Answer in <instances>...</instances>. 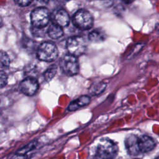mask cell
<instances>
[{
	"mask_svg": "<svg viewBox=\"0 0 159 159\" xmlns=\"http://www.w3.org/2000/svg\"><path fill=\"white\" fill-rule=\"evenodd\" d=\"M54 23L61 27L68 25L70 23V16L67 11L63 9H60L55 11L53 16Z\"/></svg>",
	"mask_w": 159,
	"mask_h": 159,
	"instance_id": "30bf717a",
	"label": "cell"
},
{
	"mask_svg": "<svg viewBox=\"0 0 159 159\" xmlns=\"http://www.w3.org/2000/svg\"><path fill=\"white\" fill-rule=\"evenodd\" d=\"M27 155H20L16 153L10 159H27Z\"/></svg>",
	"mask_w": 159,
	"mask_h": 159,
	"instance_id": "44dd1931",
	"label": "cell"
},
{
	"mask_svg": "<svg viewBox=\"0 0 159 159\" xmlns=\"http://www.w3.org/2000/svg\"><path fill=\"white\" fill-rule=\"evenodd\" d=\"M37 144V142L36 140H33L27 143V145H25V146H24L23 147H22L21 148H20L19 150H17L16 153L20 155H27L28 152L34 150L36 147Z\"/></svg>",
	"mask_w": 159,
	"mask_h": 159,
	"instance_id": "2e32d148",
	"label": "cell"
},
{
	"mask_svg": "<svg viewBox=\"0 0 159 159\" xmlns=\"http://www.w3.org/2000/svg\"><path fill=\"white\" fill-rule=\"evenodd\" d=\"M15 2L20 6L25 7L30 4L32 2V1H15Z\"/></svg>",
	"mask_w": 159,
	"mask_h": 159,
	"instance_id": "ffe728a7",
	"label": "cell"
},
{
	"mask_svg": "<svg viewBox=\"0 0 159 159\" xmlns=\"http://www.w3.org/2000/svg\"><path fill=\"white\" fill-rule=\"evenodd\" d=\"M10 58L6 52L3 50L1 51L0 53V63L1 70L2 68H7L10 65Z\"/></svg>",
	"mask_w": 159,
	"mask_h": 159,
	"instance_id": "e0dca14e",
	"label": "cell"
},
{
	"mask_svg": "<svg viewBox=\"0 0 159 159\" xmlns=\"http://www.w3.org/2000/svg\"><path fill=\"white\" fill-rule=\"evenodd\" d=\"M60 68L62 72L67 76H75L79 73V63L76 57L66 54L63 55L60 60Z\"/></svg>",
	"mask_w": 159,
	"mask_h": 159,
	"instance_id": "3957f363",
	"label": "cell"
},
{
	"mask_svg": "<svg viewBox=\"0 0 159 159\" xmlns=\"http://www.w3.org/2000/svg\"><path fill=\"white\" fill-rule=\"evenodd\" d=\"M156 159H159V157H157Z\"/></svg>",
	"mask_w": 159,
	"mask_h": 159,
	"instance_id": "7402d4cb",
	"label": "cell"
},
{
	"mask_svg": "<svg viewBox=\"0 0 159 159\" xmlns=\"http://www.w3.org/2000/svg\"><path fill=\"white\" fill-rule=\"evenodd\" d=\"M39 87L37 80L34 77L27 76L22 80L19 84L20 91L25 95L31 96L34 95Z\"/></svg>",
	"mask_w": 159,
	"mask_h": 159,
	"instance_id": "52a82bcc",
	"label": "cell"
},
{
	"mask_svg": "<svg viewBox=\"0 0 159 159\" xmlns=\"http://www.w3.org/2000/svg\"><path fill=\"white\" fill-rule=\"evenodd\" d=\"M47 34L50 38L53 39H58L63 36V30L61 27L52 22L47 29Z\"/></svg>",
	"mask_w": 159,
	"mask_h": 159,
	"instance_id": "7c38bea8",
	"label": "cell"
},
{
	"mask_svg": "<svg viewBox=\"0 0 159 159\" xmlns=\"http://www.w3.org/2000/svg\"><path fill=\"white\" fill-rule=\"evenodd\" d=\"M72 21L74 25L81 30L91 29L94 22L91 13L85 9L78 10L74 14Z\"/></svg>",
	"mask_w": 159,
	"mask_h": 159,
	"instance_id": "5b68a950",
	"label": "cell"
},
{
	"mask_svg": "<svg viewBox=\"0 0 159 159\" xmlns=\"http://www.w3.org/2000/svg\"><path fill=\"white\" fill-rule=\"evenodd\" d=\"M49 20L50 13L45 7H38L30 13V21L34 27L43 29L48 24Z\"/></svg>",
	"mask_w": 159,
	"mask_h": 159,
	"instance_id": "277c9868",
	"label": "cell"
},
{
	"mask_svg": "<svg viewBox=\"0 0 159 159\" xmlns=\"http://www.w3.org/2000/svg\"><path fill=\"white\" fill-rule=\"evenodd\" d=\"M143 46H144V43H139L136 44L134 46V48L130 52V53L129 54L128 58L130 59V58H134L135 55H137L141 51V50L142 49Z\"/></svg>",
	"mask_w": 159,
	"mask_h": 159,
	"instance_id": "ac0fdd59",
	"label": "cell"
},
{
	"mask_svg": "<svg viewBox=\"0 0 159 159\" xmlns=\"http://www.w3.org/2000/svg\"><path fill=\"white\" fill-rule=\"evenodd\" d=\"M106 34L105 32L100 29H96L91 31L88 35L89 40L93 42L99 43L105 40Z\"/></svg>",
	"mask_w": 159,
	"mask_h": 159,
	"instance_id": "4fadbf2b",
	"label": "cell"
},
{
	"mask_svg": "<svg viewBox=\"0 0 159 159\" xmlns=\"http://www.w3.org/2000/svg\"><path fill=\"white\" fill-rule=\"evenodd\" d=\"M66 46L70 54L76 57L83 55L86 50V40L81 36H73L68 38Z\"/></svg>",
	"mask_w": 159,
	"mask_h": 159,
	"instance_id": "8992f818",
	"label": "cell"
},
{
	"mask_svg": "<svg viewBox=\"0 0 159 159\" xmlns=\"http://www.w3.org/2000/svg\"><path fill=\"white\" fill-rule=\"evenodd\" d=\"M7 83V76L5 71L3 70L1 71L0 73V85L1 88H4Z\"/></svg>",
	"mask_w": 159,
	"mask_h": 159,
	"instance_id": "d6986e66",
	"label": "cell"
},
{
	"mask_svg": "<svg viewBox=\"0 0 159 159\" xmlns=\"http://www.w3.org/2000/svg\"><path fill=\"white\" fill-rule=\"evenodd\" d=\"M118 153V147L112 140L102 139L96 150V159H114Z\"/></svg>",
	"mask_w": 159,
	"mask_h": 159,
	"instance_id": "6da1fadb",
	"label": "cell"
},
{
	"mask_svg": "<svg viewBox=\"0 0 159 159\" xmlns=\"http://www.w3.org/2000/svg\"><path fill=\"white\" fill-rule=\"evenodd\" d=\"M106 87V84L105 83L99 82L93 84L89 88V92L93 96L99 95L105 90Z\"/></svg>",
	"mask_w": 159,
	"mask_h": 159,
	"instance_id": "9a60e30c",
	"label": "cell"
},
{
	"mask_svg": "<svg viewBox=\"0 0 159 159\" xmlns=\"http://www.w3.org/2000/svg\"><path fill=\"white\" fill-rule=\"evenodd\" d=\"M37 57L39 60L51 62L58 57V50L57 45L52 42H43L40 44L37 50Z\"/></svg>",
	"mask_w": 159,
	"mask_h": 159,
	"instance_id": "7a4b0ae2",
	"label": "cell"
},
{
	"mask_svg": "<svg viewBox=\"0 0 159 159\" xmlns=\"http://www.w3.org/2000/svg\"><path fill=\"white\" fill-rule=\"evenodd\" d=\"M58 67L55 64H52L48 66L43 74V80L46 82L50 81L56 75Z\"/></svg>",
	"mask_w": 159,
	"mask_h": 159,
	"instance_id": "5bb4252c",
	"label": "cell"
},
{
	"mask_svg": "<svg viewBox=\"0 0 159 159\" xmlns=\"http://www.w3.org/2000/svg\"><path fill=\"white\" fill-rule=\"evenodd\" d=\"M156 145L155 140L150 136L139 137V147L140 153H147L152 150Z\"/></svg>",
	"mask_w": 159,
	"mask_h": 159,
	"instance_id": "9c48e42d",
	"label": "cell"
},
{
	"mask_svg": "<svg viewBox=\"0 0 159 159\" xmlns=\"http://www.w3.org/2000/svg\"><path fill=\"white\" fill-rule=\"evenodd\" d=\"M90 102V98L87 95H82L71 101L67 107L69 111H74L80 109Z\"/></svg>",
	"mask_w": 159,
	"mask_h": 159,
	"instance_id": "8fae6325",
	"label": "cell"
},
{
	"mask_svg": "<svg viewBox=\"0 0 159 159\" xmlns=\"http://www.w3.org/2000/svg\"><path fill=\"white\" fill-rule=\"evenodd\" d=\"M125 148L129 154L131 155H137L140 152L139 147V137L134 134L129 135L125 139Z\"/></svg>",
	"mask_w": 159,
	"mask_h": 159,
	"instance_id": "ba28073f",
	"label": "cell"
}]
</instances>
